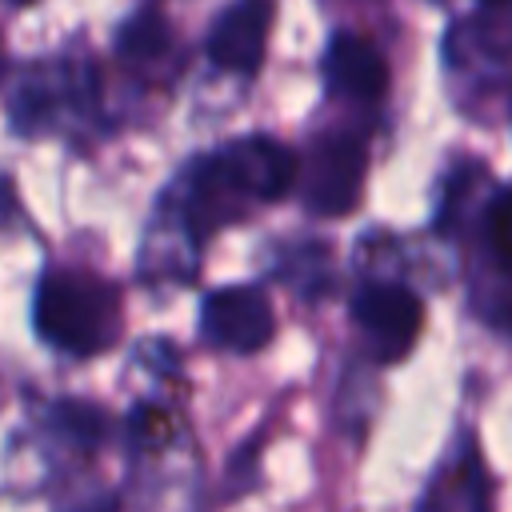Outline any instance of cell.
Here are the masks:
<instances>
[{
	"mask_svg": "<svg viewBox=\"0 0 512 512\" xmlns=\"http://www.w3.org/2000/svg\"><path fill=\"white\" fill-rule=\"evenodd\" d=\"M452 484L456 492L448 496V508H480L484 504V480H480V464L472 452L456 456V468H444L440 480H432V488Z\"/></svg>",
	"mask_w": 512,
	"mask_h": 512,
	"instance_id": "obj_12",
	"label": "cell"
},
{
	"mask_svg": "<svg viewBox=\"0 0 512 512\" xmlns=\"http://www.w3.org/2000/svg\"><path fill=\"white\" fill-rule=\"evenodd\" d=\"M276 0H232L208 28V60L220 72L252 76L264 60Z\"/></svg>",
	"mask_w": 512,
	"mask_h": 512,
	"instance_id": "obj_6",
	"label": "cell"
},
{
	"mask_svg": "<svg viewBox=\"0 0 512 512\" xmlns=\"http://www.w3.org/2000/svg\"><path fill=\"white\" fill-rule=\"evenodd\" d=\"M76 96V80L56 72V68H32L20 84V92L12 96V124L20 132H40L48 128L60 108Z\"/></svg>",
	"mask_w": 512,
	"mask_h": 512,
	"instance_id": "obj_9",
	"label": "cell"
},
{
	"mask_svg": "<svg viewBox=\"0 0 512 512\" xmlns=\"http://www.w3.org/2000/svg\"><path fill=\"white\" fill-rule=\"evenodd\" d=\"M168 48H172V24L164 20V12L144 8V12H136L132 20L120 24L116 52H120L124 60H132V64H152V60H160Z\"/></svg>",
	"mask_w": 512,
	"mask_h": 512,
	"instance_id": "obj_10",
	"label": "cell"
},
{
	"mask_svg": "<svg viewBox=\"0 0 512 512\" xmlns=\"http://www.w3.org/2000/svg\"><path fill=\"white\" fill-rule=\"evenodd\" d=\"M352 320H356L368 352L380 364H392V360L408 356V348L416 344V336L424 328V304L404 284L376 280L352 296Z\"/></svg>",
	"mask_w": 512,
	"mask_h": 512,
	"instance_id": "obj_4",
	"label": "cell"
},
{
	"mask_svg": "<svg viewBox=\"0 0 512 512\" xmlns=\"http://www.w3.org/2000/svg\"><path fill=\"white\" fill-rule=\"evenodd\" d=\"M200 328L220 348L260 352L276 336V316H272V304L264 300L260 288L224 284V288H216V292L204 296V304H200Z\"/></svg>",
	"mask_w": 512,
	"mask_h": 512,
	"instance_id": "obj_5",
	"label": "cell"
},
{
	"mask_svg": "<svg viewBox=\"0 0 512 512\" xmlns=\"http://www.w3.org/2000/svg\"><path fill=\"white\" fill-rule=\"evenodd\" d=\"M484 244H488L492 264L504 276H512V188L492 196V204L484 212Z\"/></svg>",
	"mask_w": 512,
	"mask_h": 512,
	"instance_id": "obj_11",
	"label": "cell"
},
{
	"mask_svg": "<svg viewBox=\"0 0 512 512\" xmlns=\"http://www.w3.org/2000/svg\"><path fill=\"white\" fill-rule=\"evenodd\" d=\"M304 204L316 216H348L360 196H364V176H368V152L356 136L332 132L320 136L304 152V168H296Z\"/></svg>",
	"mask_w": 512,
	"mask_h": 512,
	"instance_id": "obj_3",
	"label": "cell"
},
{
	"mask_svg": "<svg viewBox=\"0 0 512 512\" xmlns=\"http://www.w3.org/2000/svg\"><path fill=\"white\" fill-rule=\"evenodd\" d=\"M484 4H512V0H484Z\"/></svg>",
	"mask_w": 512,
	"mask_h": 512,
	"instance_id": "obj_14",
	"label": "cell"
},
{
	"mask_svg": "<svg viewBox=\"0 0 512 512\" xmlns=\"http://www.w3.org/2000/svg\"><path fill=\"white\" fill-rule=\"evenodd\" d=\"M252 204H260V196L252 192V184L240 172L228 144L212 156H200L180 184V224L192 232V240H204V236L228 228Z\"/></svg>",
	"mask_w": 512,
	"mask_h": 512,
	"instance_id": "obj_2",
	"label": "cell"
},
{
	"mask_svg": "<svg viewBox=\"0 0 512 512\" xmlns=\"http://www.w3.org/2000/svg\"><path fill=\"white\" fill-rule=\"evenodd\" d=\"M32 316L48 344L96 356L120 336V288L84 268H56L40 276Z\"/></svg>",
	"mask_w": 512,
	"mask_h": 512,
	"instance_id": "obj_1",
	"label": "cell"
},
{
	"mask_svg": "<svg viewBox=\"0 0 512 512\" xmlns=\"http://www.w3.org/2000/svg\"><path fill=\"white\" fill-rule=\"evenodd\" d=\"M0 72H4V44H0Z\"/></svg>",
	"mask_w": 512,
	"mask_h": 512,
	"instance_id": "obj_15",
	"label": "cell"
},
{
	"mask_svg": "<svg viewBox=\"0 0 512 512\" xmlns=\"http://www.w3.org/2000/svg\"><path fill=\"white\" fill-rule=\"evenodd\" d=\"M228 148H232L236 164L244 168V176H248L252 192L260 196V204L280 200L296 184L300 160H296V152L288 144H280L272 136H244V140H232Z\"/></svg>",
	"mask_w": 512,
	"mask_h": 512,
	"instance_id": "obj_8",
	"label": "cell"
},
{
	"mask_svg": "<svg viewBox=\"0 0 512 512\" xmlns=\"http://www.w3.org/2000/svg\"><path fill=\"white\" fill-rule=\"evenodd\" d=\"M324 80L332 92H340L348 100L376 104L388 92V64L368 36L340 32V36H332V44L324 52Z\"/></svg>",
	"mask_w": 512,
	"mask_h": 512,
	"instance_id": "obj_7",
	"label": "cell"
},
{
	"mask_svg": "<svg viewBox=\"0 0 512 512\" xmlns=\"http://www.w3.org/2000/svg\"><path fill=\"white\" fill-rule=\"evenodd\" d=\"M492 324H500V328H508V332H512V276H508V284L496 292V304H492Z\"/></svg>",
	"mask_w": 512,
	"mask_h": 512,
	"instance_id": "obj_13",
	"label": "cell"
},
{
	"mask_svg": "<svg viewBox=\"0 0 512 512\" xmlns=\"http://www.w3.org/2000/svg\"><path fill=\"white\" fill-rule=\"evenodd\" d=\"M12 4H32V0H12Z\"/></svg>",
	"mask_w": 512,
	"mask_h": 512,
	"instance_id": "obj_16",
	"label": "cell"
}]
</instances>
